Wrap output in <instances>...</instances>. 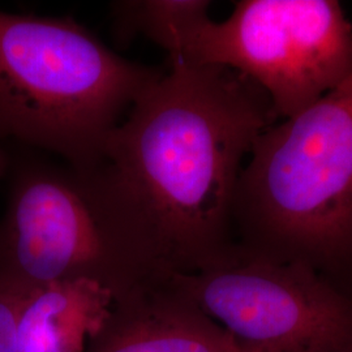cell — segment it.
<instances>
[{"label":"cell","instance_id":"cell-1","mask_svg":"<svg viewBox=\"0 0 352 352\" xmlns=\"http://www.w3.org/2000/svg\"><path fill=\"white\" fill-rule=\"evenodd\" d=\"M277 120L248 78L173 63L113 129L93 168L161 280L196 273L234 248L240 176L256 140Z\"/></svg>","mask_w":352,"mask_h":352},{"label":"cell","instance_id":"cell-2","mask_svg":"<svg viewBox=\"0 0 352 352\" xmlns=\"http://www.w3.org/2000/svg\"><path fill=\"white\" fill-rule=\"evenodd\" d=\"M234 230L241 248L321 274L352 266V75L256 140Z\"/></svg>","mask_w":352,"mask_h":352},{"label":"cell","instance_id":"cell-3","mask_svg":"<svg viewBox=\"0 0 352 352\" xmlns=\"http://www.w3.org/2000/svg\"><path fill=\"white\" fill-rule=\"evenodd\" d=\"M161 74L122 58L71 17L0 11V140L93 168Z\"/></svg>","mask_w":352,"mask_h":352},{"label":"cell","instance_id":"cell-4","mask_svg":"<svg viewBox=\"0 0 352 352\" xmlns=\"http://www.w3.org/2000/svg\"><path fill=\"white\" fill-rule=\"evenodd\" d=\"M76 279L100 283L115 299L164 283L96 168L24 161L0 219V292L24 299Z\"/></svg>","mask_w":352,"mask_h":352},{"label":"cell","instance_id":"cell-5","mask_svg":"<svg viewBox=\"0 0 352 352\" xmlns=\"http://www.w3.org/2000/svg\"><path fill=\"white\" fill-rule=\"evenodd\" d=\"M170 64L231 69L266 94L278 120L302 113L352 75V23L337 0H240L176 30Z\"/></svg>","mask_w":352,"mask_h":352},{"label":"cell","instance_id":"cell-6","mask_svg":"<svg viewBox=\"0 0 352 352\" xmlns=\"http://www.w3.org/2000/svg\"><path fill=\"white\" fill-rule=\"evenodd\" d=\"M171 286L240 342L266 352H352V299L309 265L238 244Z\"/></svg>","mask_w":352,"mask_h":352},{"label":"cell","instance_id":"cell-7","mask_svg":"<svg viewBox=\"0 0 352 352\" xmlns=\"http://www.w3.org/2000/svg\"><path fill=\"white\" fill-rule=\"evenodd\" d=\"M85 352H266L248 346L167 280L116 299Z\"/></svg>","mask_w":352,"mask_h":352},{"label":"cell","instance_id":"cell-8","mask_svg":"<svg viewBox=\"0 0 352 352\" xmlns=\"http://www.w3.org/2000/svg\"><path fill=\"white\" fill-rule=\"evenodd\" d=\"M115 295L88 279L56 282L21 302L16 322L17 352H85L104 324Z\"/></svg>","mask_w":352,"mask_h":352},{"label":"cell","instance_id":"cell-9","mask_svg":"<svg viewBox=\"0 0 352 352\" xmlns=\"http://www.w3.org/2000/svg\"><path fill=\"white\" fill-rule=\"evenodd\" d=\"M23 299L0 292V352L16 350V322Z\"/></svg>","mask_w":352,"mask_h":352},{"label":"cell","instance_id":"cell-10","mask_svg":"<svg viewBox=\"0 0 352 352\" xmlns=\"http://www.w3.org/2000/svg\"><path fill=\"white\" fill-rule=\"evenodd\" d=\"M10 166H11L10 155H8V153L6 151V149H3L0 146V180H1L3 176L6 175V173H8Z\"/></svg>","mask_w":352,"mask_h":352}]
</instances>
